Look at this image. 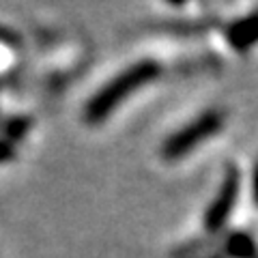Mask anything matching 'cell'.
<instances>
[{"mask_svg": "<svg viewBox=\"0 0 258 258\" xmlns=\"http://www.w3.org/2000/svg\"><path fill=\"white\" fill-rule=\"evenodd\" d=\"M161 62L153 58H142L138 62L129 64L118 76H114L108 84H103L91 99H88L84 108V120L88 125H99L103 123L112 112H114L120 103H123L129 95L140 91L142 86H147L153 80L161 76Z\"/></svg>", "mask_w": 258, "mask_h": 258, "instance_id": "6da1fadb", "label": "cell"}, {"mask_svg": "<svg viewBox=\"0 0 258 258\" xmlns=\"http://www.w3.org/2000/svg\"><path fill=\"white\" fill-rule=\"evenodd\" d=\"M226 125V112L220 108H209L189 120L187 125L176 129L172 136H168L161 144V159L164 161H179L187 157L194 149H198L203 142L211 140L215 134H220Z\"/></svg>", "mask_w": 258, "mask_h": 258, "instance_id": "7a4b0ae2", "label": "cell"}, {"mask_svg": "<svg viewBox=\"0 0 258 258\" xmlns=\"http://www.w3.org/2000/svg\"><path fill=\"white\" fill-rule=\"evenodd\" d=\"M241 191V172L235 164H228L224 170L222 183L217 187L215 196L211 198L207 211L203 215V228L207 237H220L228 226V220L237 207Z\"/></svg>", "mask_w": 258, "mask_h": 258, "instance_id": "3957f363", "label": "cell"}, {"mask_svg": "<svg viewBox=\"0 0 258 258\" xmlns=\"http://www.w3.org/2000/svg\"><path fill=\"white\" fill-rule=\"evenodd\" d=\"M224 39L237 54H247L258 45V7L224 26Z\"/></svg>", "mask_w": 258, "mask_h": 258, "instance_id": "277c9868", "label": "cell"}, {"mask_svg": "<svg viewBox=\"0 0 258 258\" xmlns=\"http://www.w3.org/2000/svg\"><path fill=\"white\" fill-rule=\"evenodd\" d=\"M217 249L224 258H258L256 239L247 230H230L226 235H220Z\"/></svg>", "mask_w": 258, "mask_h": 258, "instance_id": "5b68a950", "label": "cell"}, {"mask_svg": "<svg viewBox=\"0 0 258 258\" xmlns=\"http://www.w3.org/2000/svg\"><path fill=\"white\" fill-rule=\"evenodd\" d=\"M215 26H217V18L215 15H207V18H196L189 22H166V24H159L157 28L176 37H200Z\"/></svg>", "mask_w": 258, "mask_h": 258, "instance_id": "8992f818", "label": "cell"}, {"mask_svg": "<svg viewBox=\"0 0 258 258\" xmlns=\"http://www.w3.org/2000/svg\"><path fill=\"white\" fill-rule=\"evenodd\" d=\"M28 127H30V120H28V118H13L11 123L7 125V129H5L7 140H9V142L20 140L22 136L28 132Z\"/></svg>", "mask_w": 258, "mask_h": 258, "instance_id": "52a82bcc", "label": "cell"}, {"mask_svg": "<svg viewBox=\"0 0 258 258\" xmlns=\"http://www.w3.org/2000/svg\"><path fill=\"white\" fill-rule=\"evenodd\" d=\"M13 157H15L13 142H9L7 138H0V164H5V161H11Z\"/></svg>", "mask_w": 258, "mask_h": 258, "instance_id": "ba28073f", "label": "cell"}, {"mask_svg": "<svg viewBox=\"0 0 258 258\" xmlns=\"http://www.w3.org/2000/svg\"><path fill=\"white\" fill-rule=\"evenodd\" d=\"M252 200H254V205L258 209V161L252 168Z\"/></svg>", "mask_w": 258, "mask_h": 258, "instance_id": "9c48e42d", "label": "cell"}, {"mask_svg": "<svg viewBox=\"0 0 258 258\" xmlns=\"http://www.w3.org/2000/svg\"><path fill=\"white\" fill-rule=\"evenodd\" d=\"M200 258H224L222 256V252H220V249H217V245L211 249V252H207V254H203V256H200Z\"/></svg>", "mask_w": 258, "mask_h": 258, "instance_id": "30bf717a", "label": "cell"}]
</instances>
